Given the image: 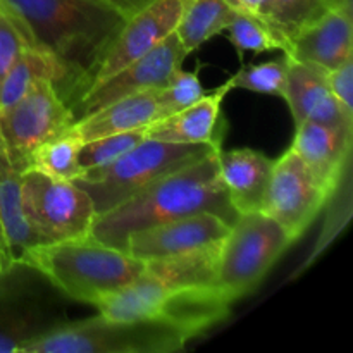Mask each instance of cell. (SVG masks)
I'll return each mask as SVG.
<instances>
[{
	"label": "cell",
	"instance_id": "obj_8",
	"mask_svg": "<svg viewBox=\"0 0 353 353\" xmlns=\"http://www.w3.org/2000/svg\"><path fill=\"white\" fill-rule=\"evenodd\" d=\"M23 207L28 223L43 243L92 236L95 207L74 181L28 169L23 172Z\"/></svg>",
	"mask_w": 353,
	"mask_h": 353
},
{
	"label": "cell",
	"instance_id": "obj_16",
	"mask_svg": "<svg viewBox=\"0 0 353 353\" xmlns=\"http://www.w3.org/2000/svg\"><path fill=\"white\" fill-rule=\"evenodd\" d=\"M230 92L231 86L226 81L192 105L148 124L145 128V137L169 143L223 145L226 121L221 105Z\"/></svg>",
	"mask_w": 353,
	"mask_h": 353
},
{
	"label": "cell",
	"instance_id": "obj_21",
	"mask_svg": "<svg viewBox=\"0 0 353 353\" xmlns=\"http://www.w3.org/2000/svg\"><path fill=\"white\" fill-rule=\"evenodd\" d=\"M41 79H50L59 95H64V72L57 61L37 45L24 48L0 83V110L23 99Z\"/></svg>",
	"mask_w": 353,
	"mask_h": 353
},
{
	"label": "cell",
	"instance_id": "obj_20",
	"mask_svg": "<svg viewBox=\"0 0 353 353\" xmlns=\"http://www.w3.org/2000/svg\"><path fill=\"white\" fill-rule=\"evenodd\" d=\"M0 223L14 262H19L31 247L43 243L30 226L23 207V172L10 161L0 137Z\"/></svg>",
	"mask_w": 353,
	"mask_h": 353
},
{
	"label": "cell",
	"instance_id": "obj_35",
	"mask_svg": "<svg viewBox=\"0 0 353 353\" xmlns=\"http://www.w3.org/2000/svg\"><path fill=\"white\" fill-rule=\"evenodd\" d=\"M12 257H10V252L9 247H7V240H6V234H3V228L2 223H0V271L6 269L7 265L12 264Z\"/></svg>",
	"mask_w": 353,
	"mask_h": 353
},
{
	"label": "cell",
	"instance_id": "obj_9",
	"mask_svg": "<svg viewBox=\"0 0 353 353\" xmlns=\"http://www.w3.org/2000/svg\"><path fill=\"white\" fill-rule=\"evenodd\" d=\"M74 121L71 107L50 79L38 81L23 99L0 110V137L17 171H28L33 152Z\"/></svg>",
	"mask_w": 353,
	"mask_h": 353
},
{
	"label": "cell",
	"instance_id": "obj_27",
	"mask_svg": "<svg viewBox=\"0 0 353 353\" xmlns=\"http://www.w3.org/2000/svg\"><path fill=\"white\" fill-rule=\"evenodd\" d=\"M286 74H288V55L283 54L281 57L262 62V64L245 65L236 74L231 76L228 83H230L231 90L243 88L248 92L283 99Z\"/></svg>",
	"mask_w": 353,
	"mask_h": 353
},
{
	"label": "cell",
	"instance_id": "obj_1",
	"mask_svg": "<svg viewBox=\"0 0 353 353\" xmlns=\"http://www.w3.org/2000/svg\"><path fill=\"white\" fill-rule=\"evenodd\" d=\"M19 17L37 47L64 72V102L74 105L126 19L95 0H0Z\"/></svg>",
	"mask_w": 353,
	"mask_h": 353
},
{
	"label": "cell",
	"instance_id": "obj_23",
	"mask_svg": "<svg viewBox=\"0 0 353 353\" xmlns=\"http://www.w3.org/2000/svg\"><path fill=\"white\" fill-rule=\"evenodd\" d=\"M234 9L228 0H183L181 16L174 33L188 54L223 33Z\"/></svg>",
	"mask_w": 353,
	"mask_h": 353
},
{
	"label": "cell",
	"instance_id": "obj_22",
	"mask_svg": "<svg viewBox=\"0 0 353 353\" xmlns=\"http://www.w3.org/2000/svg\"><path fill=\"white\" fill-rule=\"evenodd\" d=\"M221 245L178 255V257L145 261V272L176 288L217 286V262Z\"/></svg>",
	"mask_w": 353,
	"mask_h": 353
},
{
	"label": "cell",
	"instance_id": "obj_6",
	"mask_svg": "<svg viewBox=\"0 0 353 353\" xmlns=\"http://www.w3.org/2000/svg\"><path fill=\"white\" fill-rule=\"evenodd\" d=\"M192 340L161 317L116 321L103 316L68 323L30 345L26 353H172Z\"/></svg>",
	"mask_w": 353,
	"mask_h": 353
},
{
	"label": "cell",
	"instance_id": "obj_2",
	"mask_svg": "<svg viewBox=\"0 0 353 353\" xmlns=\"http://www.w3.org/2000/svg\"><path fill=\"white\" fill-rule=\"evenodd\" d=\"M217 152L169 172L116 209L97 217L92 236L109 247L124 250L126 238L131 233L179 217L212 212L233 224L238 214L228 200L219 174Z\"/></svg>",
	"mask_w": 353,
	"mask_h": 353
},
{
	"label": "cell",
	"instance_id": "obj_26",
	"mask_svg": "<svg viewBox=\"0 0 353 353\" xmlns=\"http://www.w3.org/2000/svg\"><path fill=\"white\" fill-rule=\"evenodd\" d=\"M336 0H271L264 17L290 43L299 30L319 17Z\"/></svg>",
	"mask_w": 353,
	"mask_h": 353
},
{
	"label": "cell",
	"instance_id": "obj_32",
	"mask_svg": "<svg viewBox=\"0 0 353 353\" xmlns=\"http://www.w3.org/2000/svg\"><path fill=\"white\" fill-rule=\"evenodd\" d=\"M326 79L331 93L338 100L343 112L353 119V57L336 69L327 71Z\"/></svg>",
	"mask_w": 353,
	"mask_h": 353
},
{
	"label": "cell",
	"instance_id": "obj_31",
	"mask_svg": "<svg viewBox=\"0 0 353 353\" xmlns=\"http://www.w3.org/2000/svg\"><path fill=\"white\" fill-rule=\"evenodd\" d=\"M334 202L336 203H333V207L330 209V214H327V223L324 224L323 234H321V238L317 240L316 248H314V252L310 254V259L305 262V265H303L302 269H305L307 265L312 264V262L316 261V259L319 257L327 247H330L331 241L340 234L341 228H343L345 224L348 223V219H350V212H352L350 192L345 195V200H334Z\"/></svg>",
	"mask_w": 353,
	"mask_h": 353
},
{
	"label": "cell",
	"instance_id": "obj_29",
	"mask_svg": "<svg viewBox=\"0 0 353 353\" xmlns=\"http://www.w3.org/2000/svg\"><path fill=\"white\" fill-rule=\"evenodd\" d=\"M202 65H196L193 71H185L183 68L176 69L169 78L164 88L157 90L159 107H161V119L168 117L185 107L192 105L196 100L205 95L202 83H200L199 72Z\"/></svg>",
	"mask_w": 353,
	"mask_h": 353
},
{
	"label": "cell",
	"instance_id": "obj_25",
	"mask_svg": "<svg viewBox=\"0 0 353 353\" xmlns=\"http://www.w3.org/2000/svg\"><path fill=\"white\" fill-rule=\"evenodd\" d=\"M83 143L85 141L72 131V128H69L64 133L41 143L31 155L28 169H37L55 179L74 181L83 174L79 165V152Z\"/></svg>",
	"mask_w": 353,
	"mask_h": 353
},
{
	"label": "cell",
	"instance_id": "obj_33",
	"mask_svg": "<svg viewBox=\"0 0 353 353\" xmlns=\"http://www.w3.org/2000/svg\"><path fill=\"white\" fill-rule=\"evenodd\" d=\"M95 2L103 3V6H107L109 9L116 10L117 14H121L124 19H130V17H133L134 14L143 10L145 7L154 3L155 0H95Z\"/></svg>",
	"mask_w": 353,
	"mask_h": 353
},
{
	"label": "cell",
	"instance_id": "obj_4",
	"mask_svg": "<svg viewBox=\"0 0 353 353\" xmlns=\"http://www.w3.org/2000/svg\"><path fill=\"white\" fill-rule=\"evenodd\" d=\"M68 296L38 269L12 262L0 271V353H26L28 347L71 323Z\"/></svg>",
	"mask_w": 353,
	"mask_h": 353
},
{
	"label": "cell",
	"instance_id": "obj_24",
	"mask_svg": "<svg viewBox=\"0 0 353 353\" xmlns=\"http://www.w3.org/2000/svg\"><path fill=\"white\" fill-rule=\"evenodd\" d=\"M230 41L234 45L238 57L243 61L245 52L264 54V52L283 50V54L290 52V43L264 16L234 10L230 24L226 26Z\"/></svg>",
	"mask_w": 353,
	"mask_h": 353
},
{
	"label": "cell",
	"instance_id": "obj_11",
	"mask_svg": "<svg viewBox=\"0 0 353 353\" xmlns=\"http://www.w3.org/2000/svg\"><path fill=\"white\" fill-rule=\"evenodd\" d=\"M186 57L188 52L179 41L178 34L171 33L140 59L83 93L81 99L71 107L72 114L79 119L124 97L164 88L172 72L183 68Z\"/></svg>",
	"mask_w": 353,
	"mask_h": 353
},
{
	"label": "cell",
	"instance_id": "obj_30",
	"mask_svg": "<svg viewBox=\"0 0 353 353\" xmlns=\"http://www.w3.org/2000/svg\"><path fill=\"white\" fill-rule=\"evenodd\" d=\"M33 45V40L19 17L0 2V83L24 48Z\"/></svg>",
	"mask_w": 353,
	"mask_h": 353
},
{
	"label": "cell",
	"instance_id": "obj_18",
	"mask_svg": "<svg viewBox=\"0 0 353 353\" xmlns=\"http://www.w3.org/2000/svg\"><path fill=\"white\" fill-rule=\"evenodd\" d=\"M219 174L236 214L262 210L274 161L254 148L217 152Z\"/></svg>",
	"mask_w": 353,
	"mask_h": 353
},
{
	"label": "cell",
	"instance_id": "obj_12",
	"mask_svg": "<svg viewBox=\"0 0 353 353\" xmlns=\"http://www.w3.org/2000/svg\"><path fill=\"white\" fill-rule=\"evenodd\" d=\"M230 226L212 212L179 217L131 233L124 243V252L140 261L178 257L221 245Z\"/></svg>",
	"mask_w": 353,
	"mask_h": 353
},
{
	"label": "cell",
	"instance_id": "obj_34",
	"mask_svg": "<svg viewBox=\"0 0 353 353\" xmlns=\"http://www.w3.org/2000/svg\"><path fill=\"white\" fill-rule=\"evenodd\" d=\"M234 10H245V12L265 16L271 0H228Z\"/></svg>",
	"mask_w": 353,
	"mask_h": 353
},
{
	"label": "cell",
	"instance_id": "obj_13",
	"mask_svg": "<svg viewBox=\"0 0 353 353\" xmlns=\"http://www.w3.org/2000/svg\"><path fill=\"white\" fill-rule=\"evenodd\" d=\"M181 9L183 0H155L143 10L126 19L103 61L100 62V68L90 88L102 83L109 76L116 74L117 71L152 50L165 37L174 33Z\"/></svg>",
	"mask_w": 353,
	"mask_h": 353
},
{
	"label": "cell",
	"instance_id": "obj_5",
	"mask_svg": "<svg viewBox=\"0 0 353 353\" xmlns=\"http://www.w3.org/2000/svg\"><path fill=\"white\" fill-rule=\"evenodd\" d=\"M223 145L169 143L145 138L128 154L74 179L92 199L97 217L116 209L148 185L219 150Z\"/></svg>",
	"mask_w": 353,
	"mask_h": 353
},
{
	"label": "cell",
	"instance_id": "obj_3",
	"mask_svg": "<svg viewBox=\"0 0 353 353\" xmlns=\"http://www.w3.org/2000/svg\"><path fill=\"white\" fill-rule=\"evenodd\" d=\"M19 262L38 269L69 300L93 307L145 271V261L93 236L37 245Z\"/></svg>",
	"mask_w": 353,
	"mask_h": 353
},
{
	"label": "cell",
	"instance_id": "obj_19",
	"mask_svg": "<svg viewBox=\"0 0 353 353\" xmlns=\"http://www.w3.org/2000/svg\"><path fill=\"white\" fill-rule=\"evenodd\" d=\"M157 119H161L157 90H150V92L124 97L102 107L97 112L79 117L71 128L83 141H90L107 134L147 128Z\"/></svg>",
	"mask_w": 353,
	"mask_h": 353
},
{
	"label": "cell",
	"instance_id": "obj_28",
	"mask_svg": "<svg viewBox=\"0 0 353 353\" xmlns=\"http://www.w3.org/2000/svg\"><path fill=\"white\" fill-rule=\"evenodd\" d=\"M145 138H147L145 128H140V130L107 134V137L97 138V140L85 141L81 152H79V165L83 169V174L112 164L114 161L128 154Z\"/></svg>",
	"mask_w": 353,
	"mask_h": 353
},
{
	"label": "cell",
	"instance_id": "obj_7",
	"mask_svg": "<svg viewBox=\"0 0 353 353\" xmlns=\"http://www.w3.org/2000/svg\"><path fill=\"white\" fill-rule=\"evenodd\" d=\"M292 243L288 233L262 210L238 214L221 243L217 288L233 302L248 295Z\"/></svg>",
	"mask_w": 353,
	"mask_h": 353
},
{
	"label": "cell",
	"instance_id": "obj_15",
	"mask_svg": "<svg viewBox=\"0 0 353 353\" xmlns=\"http://www.w3.org/2000/svg\"><path fill=\"white\" fill-rule=\"evenodd\" d=\"M295 126L292 150L299 155L327 196H331L345 172L350 169L353 130L316 121H303Z\"/></svg>",
	"mask_w": 353,
	"mask_h": 353
},
{
	"label": "cell",
	"instance_id": "obj_17",
	"mask_svg": "<svg viewBox=\"0 0 353 353\" xmlns=\"http://www.w3.org/2000/svg\"><path fill=\"white\" fill-rule=\"evenodd\" d=\"M283 99L288 103L295 124L303 121L353 130V119L340 107L327 86L326 72L288 57V74Z\"/></svg>",
	"mask_w": 353,
	"mask_h": 353
},
{
	"label": "cell",
	"instance_id": "obj_10",
	"mask_svg": "<svg viewBox=\"0 0 353 353\" xmlns=\"http://www.w3.org/2000/svg\"><path fill=\"white\" fill-rule=\"evenodd\" d=\"M327 199V193L290 148L274 161L262 212L271 216L296 241L326 207Z\"/></svg>",
	"mask_w": 353,
	"mask_h": 353
},
{
	"label": "cell",
	"instance_id": "obj_14",
	"mask_svg": "<svg viewBox=\"0 0 353 353\" xmlns=\"http://www.w3.org/2000/svg\"><path fill=\"white\" fill-rule=\"evenodd\" d=\"M288 57L327 72L353 57L352 0H336L319 17L299 30Z\"/></svg>",
	"mask_w": 353,
	"mask_h": 353
}]
</instances>
